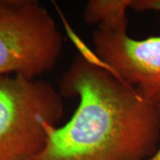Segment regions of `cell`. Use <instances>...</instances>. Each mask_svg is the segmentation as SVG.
<instances>
[{
  "mask_svg": "<svg viewBox=\"0 0 160 160\" xmlns=\"http://www.w3.org/2000/svg\"><path fill=\"white\" fill-rule=\"evenodd\" d=\"M60 94L78 97L71 118L47 126L37 160H148L158 149L160 108L80 48L60 82Z\"/></svg>",
  "mask_w": 160,
  "mask_h": 160,
  "instance_id": "6da1fadb",
  "label": "cell"
},
{
  "mask_svg": "<svg viewBox=\"0 0 160 160\" xmlns=\"http://www.w3.org/2000/svg\"><path fill=\"white\" fill-rule=\"evenodd\" d=\"M62 115V95L49 82L0 77V160H37L47 126H56Z\"/></svg>",
  "mask_w": 160,
  "mask_h": 160,
  "instance_id": "7a4b0ae2",
  "label": "cell"
},
{
  "mask_svg": "<svg viewBox=\"0 0 160 160\" xmlns=\"http://www.w3.org/2000/svg\"><path fill=\"white\" fill-rule=\"evenodd\" d=\"M63 38L46 7L34 0H0V77L34 79L52 69Z\"/></svg>",
  "mask_w": 160,
  "mask_h": 160,
  "instance_id": "3957f363",
  "label": "cell"
},
{
  "mask_svg": "<svg viewBox=\"0 0 160 160\" xmlns=\"http://www.w3.org/2000/svg\"><path fill=\"white\" fill-rule=\"evenodd\" d=\"M126 27L127 21L98 25L92 32L94 54L144 99L160 104V35L135 39Z\"/></svg>",
  "mask_w": 160,
  "mask_h": 160,
  "instance_id": "277c9868",
  "label": "cell"
},
{
  "mask_svg": "<svg viewBox=\"0 0 160 160\" xmlns=\"http://www.w3.org/2000/svg\"><path fill=\"white\" fill-rule=\"evenodd\" d=\"M131 0H91L86 4L84 20L91 24H115L127 21Z\"/></svg>",
  "mask_w": 160,
  "mask_h": 160,
  "instance_id": "5b68a950",
  "label": "cell"
},
{
  "mask_svg": "<svg viewBox=\"0 0 160 160\" xmlns=\"http://www.w3.org/2000/svg\"><path fill=\"white\" fill-rule=\"evenodd\" d=\"M130 7L134 11L160 12V0H131Z\"/></svg>",
  "mask_w": 160,
  "mask_h": 160,
  "instance_id": "8992f818",
  "label": "cell"
},
{
  "mask_svg": "<svg viewBox=\"0 0 160 160\" xmlns=\"http://www.w3.org/2000/svg\"><path fill=\"white\" fill-rule=\"evenodd\" d=\"M158 105H159L160 108V104H158ZM148 160H160V147L156 151V153L152 157H150Z\"/></svg>",
  "mask_w": 160,
  "mask_h": 160,
  "instance_id": "52a82bcc",
  "label": "cell"
}]
</instances>
